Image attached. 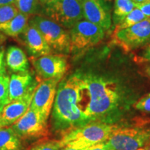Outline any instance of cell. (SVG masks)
Returning a JSON list of instances; mask_svg holds the SVG:
<instances>
[{"instance_id": "6da1fadb", "label": "cell", "mask_w": 150, "mask_h": 150, "mask_svg": "<svg viewBox=\"0 0 150 150\" xmlns=\"http://www.w3.org/2000/svg\"><path fill=\"white\" fill-rule=\"evenodd\" d=\"M81 74L82 90L88 98L83 112L91 121L112 125L122 117L133 103L122 86L106 76Z\"/></svg>"}, {"instance_id": "7a4b0ae2", "label": "cell", "mask_w": 150, "mask_h": 150, "mask_svg": "<svg viewBox=\"0 0 150 150\" xmlns=\"http://www.w3.org/2000/svg\"><path fill=\"white\" fill-rule=\"evenodd\" d=\"M81 91V73H74L58 84L52 115L54 131L67 133L92 122L80 108Z\"/></svg>"}, {"instance_id": "3957f363", "label": "cell", "mask_w": 150, "mask_h": 150, "mask_svg": "<svg viewBox=\"0 0 150 150\" xmlns=\"http://www.w3.org/2000/svg\"><path fill=\"white\" fill-rule=\"evenodd\" d=\"M117 127L99 122H92L74 129L65 134L60 140L62 147L86 149L91 146L106 142Z\"/></svg>"}, {"instance_id": "277c9868", "label": "cell", "mask_w": 150, "mask_h": 150, "mask_svg": "<svg viewBox=\"0 0 150 150\" xmlns=\"http://www.w3.org/2000/svg\"><path fill=\"white\" fill-rule=\"evenodd\" d=\"M43 16L65 29L83 20L81 0H52L42 6Z\"/></svg>"}, {"instance_id": "5b68a950", "label": "cell", "mask_w": 150, "mask_h": 150, "mask_svg": "<svg viewBox=\"0 0 150 150\" xmlns=\"http://www.w3.org/2000/svg\"><path fill=\"white\" fill-rule=\"evenodd\" d=\"M29 22L40 31L52 50L61 53L70 51V33L65 28L47 17L38 15L33 16Z\"/></svg>"}, {"instance_id": "8992f818", "label": "cell", "mask_w": 150, "mask_h": 150, "mask_svg": "<svg viewBox=\"0 0 150 150\" xmlns=\"http://www.w3.org/2000/svg\"><path fill=\"white\" fill-rule=\"evenodd\" d=\"M150 140V129L145 128L116 129L106 144L111 150H138Z\"/></svg>"}, {"instance_id": "52a82bcc", "label": "cell", "mask_w": 150, "mask_h": 150, "mask_svg": "<svg viewBox=\"0 0 150 150\" xmlns=\"http://www.w3.org/2000/svg\"><path fill=\"white\" fill-rule=\"evenodd\" d=\"M70 51H81L95 46L102 41L105 30L87 20L76 22L70 29Z\"/></svg>"}, {"instance_id": "ba28073f", "label": "cell", "mask_w": 150, "mask_h": 150, "mask_svg": "<svg viewBox=\"0 0 150 150\" xmlns=\"http://www.w3.org/2000/svg\"><path fill=\"white\" fill-rule=\"evenodd\" d=\"M113 40L116 44L127 51L147 44L150 42V18L114 33Z\"/></svg>"}, {"instance_id": "9c48e42d", "label": "cell", "mask_w": 150, "mask_h": 150, "mask_svg": "<svg viewBox=\"0 0 150 150\" xmlns=\"http://www.w3.org/2000/svg\"><path fill=\"white\" fill-rule=\"evenodd\" d=\"M60 80L59 79H51L42 81L36 86L33 93L30 107L38 112L46 120L53 107Z\"/></svg>"}, {"instance_id": "30bf717a", "label": "cell", "mask_w": 150, "mask_h": 150, "mask_svg": "<svg viewBox=\"0 0 150 150\" xmlns=\"http://www.w3.org/2000/svg\"><path fill=\"white\" fill-rule=\"evenodd\" d=\"M47 121L38 112L29 107L11 128L20 138H35L46 134Z\"/></svg>"}, {"instance_id": "8fae6325", "label": "cell", "mask_w": 150, "mask_h": 150, "mask_svg": "<svg viewBox=\"0 0 150 150\" xmlns=\"http://www.w3.org/2000/svg\"><path fill=\"white\" fill-rule=\"evenodd\" d=\"M32 63L38 74L45 79H61L68 68L67 61L63 56L47 54L33 59Z\"/></svg>"}, {"instance_id": "7c38bea8", "label": "cell", "mask_w": 150, "mask_h": 150, "mask_svg": "<svg viewBox=\"0 0 150 150\" xmlns=\"http://www.w3.org/2000/svg\"><path fill=\"white\" fill-rule=\"evenodd\" d=\"M83 18L97 24L105 31L111 27V15L104 0H81Z\"/></svg>"}, {"instance_id": "4fadbf2b", "label": "cell", "mask_w": 150, "mask_h": 150, "mask_svg": "<svg viewBox=\"0 0 150 150\" xmlns=\"http://www.w3.org/2000/svg\"><path fill=\"white\" fill-rule=\"evenodd\" d=\"M36 86V81L29 71L13 74L9 81L10 101L22 99L33 95Z\"/></svg>"}, {"instance_id": "5bb4252c", "label": "cell", "mask_w": 150, "mask_h": 150, "mask_svg": "<svg viewBox=\"0 0 150 150\" xmlns=\"http://www.w3.org/2000/svg\"><path fill=\"white\" fill-rule=\"evenodd\" d=\"M33 95L11 101L0 112V128L13 125L22 117L31 106Z\"/></svg>"}, {"instance_id": "9a60e30c", "label": "cell", "mask_w": 150, "mask_h": 150, "mask_svg": "<svg viewBox=\"0 0 150 150\" xmlns=\"http://www.w3.org/2000/svg\"><path fill=\"white\" fill-rule=\"evenodd\" d=\"M22 34L28 51L32 56L37 58L52 53L51 47L49 46L40 31L31 23L29 22Z\"/></svg>"}, {"instance_id": "2e32d148", "label": "cell", "mask_w": 150, "mask_h": 150, "mask_svg": "<svg viewBox=\"0 0 150 150\" xmlns=\"http://www.w3.org/2000/svg\"><path fill=\"white\" fill-rule=\"evenodd\" d=\"M7 66L15 72H26L29 68V61L24 51L16 46H11L8 49L6 56Z\"/></svg>"}, {"instance_id": "e0dca14e", "label": "cell", "mask_w": 150, "mask_h": 150, "mask_svg": "<svg viewBox=\"0 0 150 150\" xmlns=\"http://www.w3.org/2000/svg\"><path fill=\"white\" fill-rule=\"evenodd\" d=\"M30 16L19 13L9 21L0 24V31L11 37H17L22 34L29 23Z\"/></svg>"}, {"instance_id": "ac0fdd59", "label": "cell", "mask_w": 150, "mask_h": 150, "mask_svg": "<svg viewBox=\"0 0 150 150\" xmlns=\"http://www.w3.org/2000/svg\"><path fill=\"white\" fill-rule=\"evenodd\" d=\"M20 138L12 128H0V150H20Z\"/></svg>"}, {"instance_id": "d6986e66", "label": "cell", "mask_w": 150, "mask_h": 150, "mask_svg": "<svg viewBox=\"0 0 150 150\" xmlns=\"http://www.w3.org/2000/svg\"><path fill=\"white\" fill-rule=\"evenodd\" d=\"M136 8L133 0H114L112 20L114 24H118L122 21Z\"/></svg>"}, {"instance_id": "ffe728a7", "label": "cell", "mask_w": 150, "mask_h": 150, "mask_svg": "<svg viewBox=\"0 0 150 150\" xmlns=\"http://www.w3.org/2000/svg\"><path fill=\"white\" fill-rule=\"evenodd\" d=\"M146 19H147V18L142 13V12L140 9L135 8L128 16L125 17V18L120 23L116 25L115 29L114 30V33L132 27V26L143 21Z\"/></svg>"}, {"instance_id": "44dd1931", "label": "cell", "mask_w": 150, "mask_h": 150, "mask_svg": "<svg viewBox=\"0 0 150 150\" xmlns=\"http://www.w3.org/2000/svg\"><path fill=\"white\" fill-rule=\"evenodd\" d=\"M15 4L19 12L29 16H35L42 10L40 0H16Z\"/></svg>"}, {"instance_id": "7402d4cb", "label": "cell", "mask_w": 150, "mask_h": 150, "mask_svg": "<svg viewBox=\"0 0 150 150\" xmlns=\"http://www.w3.org/2000/svg\"><path fill=\"white\" fill-rule=\"evenodd\" d=\"M9 81L8 76L6 74L0 76V112L11 102L9 99Z\"/></svg>"}, {"instance_id": "603a6c76", "label": "cell", "mask_w": 150, "mask_h": 150, "mask_svg": "<svg viewBox=\"0 0 150 150\" xmlns=\"http://www.w3.org/2000/svg\"><path fill=\"white\" fill-rule=\"evenodd\" d=\"M20 12L15 4L0 6V24L12 20Z\"/></svg>"}, {"instance_id": "cb8c5ba5", "label": "cell", "mask_w": 150, "mask_h": 150, "mask_svg": "<svg viewBox=\"0 0 150 150\" xmlns=\"http://www.w3.org/2000/svg\"><path fill=\"white\" fill-rule=\"evenodd\" d=\"M62 147L60 141H47L33 146L30 150H60Z\"/></svg>"}, {"instance_id": "d4e9b609", "label": "cell", "mask_w": 150, "mask_h": 150, "mask_svg": "<svg viewBox=\"0 0 150 150\" xmlns=\"http://www.w3.org/2000/svg\"><path fill=\"white\" fill-rule=\"evenodd\" d=\"M134 108L140 111L150 113V93L142 97L135 103Z\"/></svg>"}, {"instance_id": "484cf974", "label": "cell", "mask_w": 150, "mask_h": 150, "mask_svg": "<svg viewBox=\"0 0 150 150\" xmlns=\"http://www.w3.org/2000/svg\"><path fill=\"white\" fill-rule=\"evenodd\" d=\"M135 6L140 9L147 18H150V0L142 4H135Z\"/></svg>"}, {"instance_id": "4316f807", "label": "cell", "mask_w": 150, "mask_h": 150, "mask_svg": "<svg viewBox=\"0 0 150 150\" xmlns=\"http://www.w3.org/2000/svg\"><path fill=\"white\" fill-rule=\"evenodd\" d=\"M5 74V62L4 52L0 49V76Z\"/></svg>"}, {"instance_id": "83f0119b", "label": "cell", "mask_w": 150, "mask_h": 150, "mask_svg": "<svg viewBox=\"0 0 150 150\" xmlns=\"http://www.w3.org/2000/svg\"><path fill=\"white\" fill-rule=\"evenodd\" d=\"M140 59L142 61H150V45L142 52Z\"/></svg>"}, {"instance_id": "f1b7e54d", "label": "cell", "mask_w": 150, "mask_h": 150, "mask_svg": "<svg viewBox=\"0 0 150 150\" xmlns=\"http://www.w3.org/2000/svg\"><path fill=\"white\" fill-rule=\"evenodd\" d=\"M109 148L107 147L106 142H101V143L96 144V145L91 146L86 149V150H108Z\"/></svg>"}, {"instance_id": "f546056e", "label": "cell", "mask_w": 150, "mask_h": 150, "mask_svg": "<svg viewBox=\"0 0 150 150\" xmlns=\"http://www.w3.org/2000/svg\"><path fill=\"white\" fill-rule=\"evenodd\" d=\"M16 0H0V6L15 4Z\"/></svg>"}, {"instance_id": "4dcf8cb0", "label": "cell", "mask_w": 150, "mask_h": 150, "mask_svg": "<svg viewBox=\"0 0 150 150\" xmlns=\"http://www.w3.org/2000/svg\"><path fill=\"white\" fill-rule=\"evenodd\" d=\"M61 150H86V149H76V148H73L70 147H67V146H65V147H63L62 148Z\"/></svg>"}, {"instance_id": "1f68e13d", "label": "cell", "mask_w": 150, "mask_h": 150, "mask_svg": "<svg viewBox=\"0 0 150 150\" xmlns=\"http://www.w3.org/2000/svg\"><path fill=\"white\" fill-rule=\"evenodd\" d=\"M6 40V37L2 33H0V45Z\"/></svg>"}, {"instance_id": "d6a6232c", "label": "cell", "mask_w": 150, "mask_h": 150, "mask_svg": "<svg viewBox=\"0 0 150 150\" xmlns=\"http://www.w3.org/2000/svg\"><path fill=\"white\" fill-rule=\"evenodd\" d=\"M145 73H146V74H147V76L150 78V65H148V66L146 67Z\"/></svg>"}, {"instance_id": "836d02e7", "label": "cell", "mask_w": 150, "mask_h": 150, "mask_svg": "<svg viewBox=\"0 0 150 150\" xmlns=\"http://www.w3.org/2000/svg\"><path fill=\"white\" fill-rule=\"evenodd\" d=\"M135 4H142L144 2H146V1H149V0H133Z\"/></svg>"}, {"instance_id": "e575fe53", "label": "cell", "mask_w": 150, "mask_h": 150, "mask_svg": "<svg viewBox=\"0 0 150 150\" xmlns=\"http://www.w3.org/2000/svg\"><path fill=\"white\" fill-rule=\"evenodd\" d=\"M52 1V0H40V3H41V5H44V4H45L46 3H47V2H49V1Z\"/></svg>"}, {"instance_id": "d590c367", "label": "cell", "mask_w": 150, "mask_h": 150, "mask_svg": "<svg viewBox=\"0 0 150 150\" xmlns=\"http://www.w3.org/2000/svg\"><path fill=\"white\" fill-rule=\"evenodd\" d=\"M145 149L146 150H150V140L145 145Z\"/></svg>"}, {"instance_id": "8d00e7d4", "label": "cell", "mask_w": 150, "mask_h": 150, "mask_svg": "<svg viewBox=\"0 0 150 150\" xmlns=\"http://www.w3.org/2000/svg\"><path fill=\"white\" fill-rule=\"evenodd\" d=\"M138 150H146L145 148H142V147H141V148H140V149H138Z\"/></svg>"}, {"instance_id": "74e56055", "label": "cell", "mask_w": 150, "mask_h": 150, "mask_svg": "<svg viewBox=\"0 0 150 150\" xmlns=\"http://www.w3.org/2000/svg\"><path fill=\"white\" fill-rule=\"evenodd\" d=\"M108 150H111V149H108Z\"/></svg>"}]
</instances>
